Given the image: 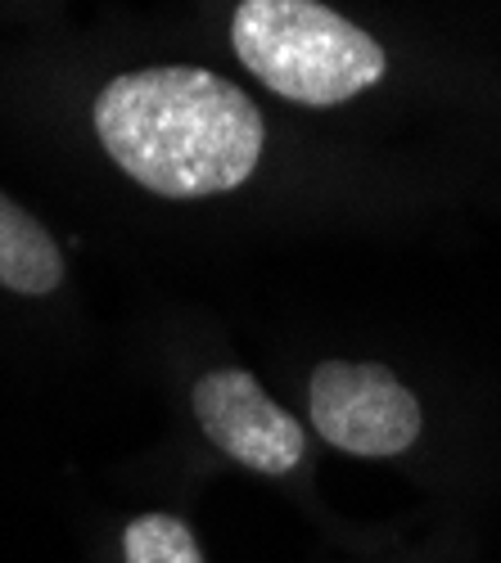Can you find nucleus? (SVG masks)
<instances>
[{
	"mask_svg": "<svg viewBox=\"0 0 501 563\" xmlns=\"http://www.w3.org/2000/svg\"><path fill=\"white\" fill-rule=\"evenodd\" d=\"M109 158L163 199H208L244 185L262 158V113L208 68H141L96 100Z\"/></svg>",
	"mask_w": 501,
	"mask_h": 563,
	"instance_id": "obj_1",
	"label": "nucleus"
},
{
	"mask_svg": "<svg viewBox=\"0 0 501 563\" xmlns=\"http://www.w3.org/2000/svg\"><path fill=\"white\" fill-rule=\"evenodd\" d=\"M231 45L262 86L312 109L361 96L389 68L380 41L322 0H240Z\"/></svg>",
	"mask_w": 501,
	"mask_h": 563,
	"instance_id": "obj_2",
	"label": "nucleus"
},
{
	"mask_svg": "<svg viewBox=\"0 0 501 563\" xmlns=\"http://www.w3.org/2000/svg\"><path fill=\"white\" fill-rule=\"evenodd\" d=\"M307 406L316 433L348 455L389 460L421 438V406L384 365H367V361L316 365Z\"/></svg>",
	"mask_w": 501,
	"mask_h": 563,
	"instance_id": "obj_3",
	"label": "nucleus"
},
{
	"mask_svg": "<svg viewBox=\"0 0 501 563\" xmlns=\"http://www.w3.org/2000/svg\"><path fill=\"white\" fill-rule=\"evenodd\" d=\"M195 419L217 451L258 468V474H290L307 446L303 429L244 369L204 374L195 384Z\"/></svg>",
	"mask_w": 501,
	"mask_h": 563,
	"instance_id": "obj_4",
	"label": "nucleus"
},
{
	"mask_svg": "<svg viewBox=\"0 0 501 563\" xmlns=\"http://www.w3.org/2000/svg\"><path fill=\"white\" fill-rule=\"evenodd\" d=\"M64 279L59 244L45 234L41 221H32L14 199L0 195V289L41 298L55 294Z\"/></svg>",
	"mask_w": 501,
	"mask_h": 563,
	"instance_id": "obj_5",
	"label": "nucleus"
},
{
	"mask_svg": "<svg viewBox=\"0 0 501 563\" xmlns=\"http://www.w3.org/2000/svg\"><path fill=\"white\" fill-rule=\"evenodd\" d=\"M127 563H204L190 528L172 519V514H145L122 537Z\"/></svg>",
	"mask_w": 501,
	"mask_h": 563,
	"instance_id": "obj_6",
	"label": "nucleus"
}]
</instances>
